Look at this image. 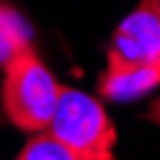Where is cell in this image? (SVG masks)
Here are the masks:
<instances>
[{"label": "cell", "instance_id": "cell-1", "mask_svg": "<svg viewBox=\"0 0 160 160\" xmlns=\"http://www.w3.org/2000/svg\"><path fill=\"white\" fill-rule=\"evenodd\" d=\"M60 97V83L32 43L20 46L3 63V109L23 132H43Z\"/></svg>", "mask_w": 160, "mask_h": 160}, {"label": "cell", "instance_id": "cell-6", "mask_svg": "<svg viewBox=\"0 0 160 160\" xmlns=\"http://www.w3.org/2000/svg\"><path fill=\"white\" fill-rule=\"evenodd\" d=\"M146 120H149V123H154V126H160V97L146 109Z\"/></svg>", "mask_w": 160, "mask_h": 160}, {"label": "cell", "instance_id": "cell-7", "mask_svg": "<svg viewBox=\"0 0 160 160\" xmlns=\"http://www.w3.org/2000/svg\"><path fill=\"white\" fill-rule=\"evenodd\" d=\"M157 3H160V0H157Z\"/></svg>", "mask_w": 160, "mask_h": 160}, {"label": "cell", "instance_id": "cell-4", "mask_svg": "<svg viewBox=\"0 0 160 160\" xmlns=\"http://www.w3.org/2000/svg\"><path fill=\"white\" fill-rule=\"evenodd\" d=\"M160 86V77L152 72H112L106 69L97 80V92L106 100H134Z\"/></svg>", "mask_w": 160, "mask_h": 160}, {"label": "cell", "instance_id": "cell-2", "mask_svg": "<svg viewBox=\"0 0 160 160\" xmlns=\"http://www.w3.org/2000/svg\"><path fill=\"white\" fill-rule=\"evenodd\" d=\"M46 132L60 137L66 146H72L80 160L114 157L117 129L112 123V117L106 114L100 100H94L92 94L80 89L60 86V97H57V106L52 112Z\"/></svg>", "mask_w": 160, "mask_h": 160}, {"label": "cell", "instance_id": "cell-5", "mask_svg": "<svg viewBox=\"0 0 160 160\" xmlns=\"http://www.w3.org/2000/svg\"><path fill=\"white\" fill-rule=\"evenodd\" d=\"M17 160H80V157L72 146H66L60 137L43 129V132H34L23 143V149L17 152Z\"/></svg>", "mask_w": 160, "mask_h": 160}, {"label": "cell", "instance_id": "cell-3", "mask_svg": "<svg viewBox=\"0 0 160 160\" xmlns=\"http://www.w3.org/2000/svg\"><path fill=\"white\" fill-rule=\"evenodd\" d=\"M106 69L112 72H152L160 77V3L140 0L123 17L109 40Z\"/></svg>", "mask_w": 160, "mask_h": 160}]
</instances>
